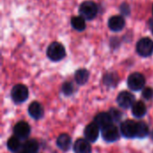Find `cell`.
Wrapping results in <instances>:
<instances>
[{
    "label": "cell",
    "mask_w": 153,
    "mask_h": 153,
    "mask_svg": "<svg viewBox=\"0 0 153 153\" xmlns=\"http://www.w3.org/2000/svg\"><path fill=\"white\" fill-rule=\"evenodd\" d=\"M21 143L17 136H12L7 142V147L11 152H16L20 149Z\"/></svg>",
    "instance_id": "obj_20"
},
{
    "label": "cell",
    "mask_w": 153,
    "mask_h": 153,
    "mask_svg": "<svg viewBox=\"0 0 153 153\" xmlns=\"http://www.w3.org/2000/svg\"><path fill=\"white\" fill-rule=\"evenodd\" d=\"M112 118L109 115V113H105V112H101L100 114H98L95 117L94 119V123L101 129H104L105 127L112 125Z\"/></svg>",
    "instance_id": "obj_12"
},
{
    "label": "cell",
    "mask_w": 153,
    "mask_h": 153,
    "mask_svg": "<svg viewBox=\"0 0 153 153\" xmlns=\"http://www.w3.org/2000/svg\"><path fill=\"white\" fill-rule=\"evenodd\" d=\"M120 10H121V12H122L124 14H129V13H130V7H129V5L126 4H123L121 5Z\"/></svg>",
    "instance_id": "obj_25"
},
{
    "label": "cell",
    "mask_w": 153,
    "mask_h": 153,
    "mask_svg": "<svg viewBox=\"0 0 153 153\" xmlns=\"http://www.w3.org/2000/svg\"><path fill=\"white\" fill-rule=\"evenodd\" d=\"M152 34H153V24H152Z\"/></svg>",
    "instance_id": "obj_27"
},
{
    "label": "cell",
    "mask_w": 153,
    "mask_h": 153,
    "mask_svg": "<svg viewBox=\"0 0 153 153\" xmlns=\"http://www.w3.org/2000/svg\"><path fill=\"white\" fill-rule=\"evenodd\" d=\"M152 14H153V5H152Z\"/></svg>",
    "instance_id": "obj_28"
},
{
    "label": "cell",
    "mask_w": 153,
    "mask_h": 153,
    "mask_svg": "<svg viewBox=\"0 0 153 153\" xmlns=\"http://www.w3.org/2000/svg\"><path fill=\"white\" fill-rule=\"evenodd\" d=\"M143 97L146 100H151L153 98V89L148 87L145 88L143 91Z\"/></svg>",
    "instance_id": "obj_24"
},
{
    "label": "cell",
    "mask_w": 153,
    "mask_h": 153,
    "mask_svg": "<svg viewBox=\"0 0 153 153\" xmlns=\"http://www.w3.org/2000/svg\"><path fill=\"white\" fill-rule=\"evenodd\" d=\"M39 149V143L36 140L30 139L26 141L22 145L23 153H36Z\"/></svg>",
    "instance_id": "obj_19"
},
{
    "label": "cell",
    "mask_w": 153,
    "mask_h": 153,
    "mask_svg": "<svg viewBox=\"0 0 153 153\" xmlns=\"http://www.w3.org/2000/svg\"><path fill=\"white\" fill-rule=\"evenodd\" d=\"M109 115H110V117H111V118H112V120L114 121H119L120 120V118H121V113L117 110V109H114V108H112L111 110H110V112H109Z\"/></svg>",
    "instance_id": "obj_23"
},
{
    "label": "cell",
    "mask_w": 153,
    "mask_h": 153,
    "mask_svg": "<svg viewBox=\"0 0 153 153\" xmlns=\"http://www.w3.org/2000/svg\"><path fill=\"white\" fill-rule=\"evenodd\" d=\"M28 112L30 116L33 117L34 119H39L40 117H42L44 114L42 106L39 102H36V101L30 103V105L28 108Z\"/></svg>",
    "instance_id": "obj_14"
},
{
    "label": "cell",
    "mask_w": 153,
    "mask_h": 153,
    "mask_svg": "<svg viewBox=\"0 0 153 153\" xmlns=\"http://www.w3.org/2000/svg\"><path fill=\"white\" fill-rule=\"evenodd\" d=\"M128 87L133 91H140L145 84V78L140 73H134L127 79Z\"/></svg>",
    "instance_id": "obj_5"
},
{
    "label": "cell",
    "mask_w": 153,
    "mask_h": 153,
    "mask_svg": "<svg viewBox=\"0 0 153 153\" xmlns=\"http://www.w3.org/2000/svg\"><path fill=\"white\" fill-rule=\"evenodd\" d=\"M47 56L48 57L54 61L57 62L62 60L65 56V47L60 42H52L47 49Z\"/></svg>",
    "instance_id": "obj_2"
},
{
    "label": "cell",
    "mask_w": 153,
    "mask_h": 153,
    "mask_svg": "<svg viewBox=\"0 0 153 153\" xmlns=\"http://www.w3.org/2000/svg\"><path fill=\"white\" fill-rule=\"evenodd\" d=\"M13 133L15 136H17L19 139H25L29 136L30 133V127L28 125V123L21 121L15 125L13 128Z\"/></svg>",
    "instance_id": "obj_9"
},
{
    "label": "cell",
    "mask_w": 153,
    "mask_h": 153,
    "mask_svg": "<svg viewBox=\"0 0 153 153\" xmlns=\"http://www.w3.org/2000/svg\"><path fill=\"white\" fill-rule=\"evenodd\" d=\"M102 137L107 142H115L119 138V132L114 125H110L102 129Z\"/></svg>",
    "instance_id": "obj_10"
},
{
    "label": "cell",
    "mask_w": 153,
    "mask_h": 153,
    "mask_svg": "<svg viewBox=\"0 0 153 153\" xmlns=\"http://www.w3.org/2000/svg\"><path fill=\"white\" fill-rule=\"evenodd\" d=\"M136 52L143 57L151 56L153 54V41L150 38H143L136 44Z\"/></svg>",
    "instance_id": "obj_3"
},
{
    "label": "cell",
    "mask_w": 153,
    "mask_h": 153,
    "mask_svg": "<svg viewBox=\"0 0 153 153\" xmlns=\"http://www.w3.org/2000/svg\"><path fill=\"white\" fill-rule=\"evenodd\" d=\"M56 144L62 151H67L71 147V138L66 134H60L56 139Z\"/></svg>",
    "instance_id": "obj_16"
},
{
    "label": "cell",
    "mask_w": 153,
    "mask_h": 153,
    "mask_svg": "<svg viewBox=\"0 0 153 153\" xmlns=\"http://www.w3.org/2000/svg\"><path fill=\"white\" fill-rule=\"evenodd\" d=\"M71 25L72 27L77 31H82L86 29V22L83 17L81 15L74 16L71 19Z\"/></svg>",
    "instance_id": "obj_17"
},
{
    "label": "cell",
    "mask_w": 153,
    "mask_h": 153,
    "mask_svg": "<svg viewBox=\"0 0 153 153\" xmlns=\"http://www.w3.org/2000/svg\"><path fill=\"white\" fill-rule=\"evenodd\" d=\"M22 153H23V152H22Z\"/></svg>",
    "instance_id": "obj_29"
},
{
    "label": "cell",
    "mask_w": 153,
    "mask_h": 153,
    "mask_svg": "<svg viewBox=\"0 0 153 153\" xmlns=\"http://www.w3.org/2000/svg\"><path fill=\"white\" fill-rule=\"evenodd\" d=\"M138 124V132L137 137L138 138H145L149 134V127L144 122H139Z\"/></svg>",
    "instance_id": "obj_21"
},
{
    "label": "cell",
    "mask_w": 153,
    "mask_h": 153,
    "mask_svg": "<svg viewBox=\"0 0 153 153\" xmlns=\"http://www.w3.org/2000/svg\"><path fill=\"white\" fill-rule=\"evenodd\" d=\"M79 13L82 17H83L87 21L93 20L98 13H99V8L96 3L93 1H85L81 4L79 7Z\"/></svg>",
    "instance_id": "obj_1"
},
{
    "label": "cell",
    "mask_w": 153,
    "mask_h": 153,
    "mask_svg": "<svg viewBox=\"0 0 153 153\" xmlns=\"http://www.w3.org/2000/svg\"><path fill=\"white\" fill-rule=\"evenodd\" d=\"M108 25L112 31H120L125 28L126 21L122 15H114L109 18Z\"/></svg>",
    "instance_id": "obj_8"
},
{
    "label": "cell",
    "mask_w": 153,
    "mask_h": 153,
    "mask_svg": "<svg viewBox=\"0 0 153 153\" xmlns=\"http://www.w3.org/2000/svg\"><path fill=\"white\" fill-rule=\"evenodd\" d=\"M152 139H153V130H152Z\"/></svg>",
    "instance_id": "obj_26"
},
{
    "label": "cell",
    "mask_w": 153,
    "mask_h": 153,
    "mask_svg": "<svg viewBox=\"0 0 153 153\" xmlns=\"http://www.w3.org/2000/svg\"><path fill=\"white\" fill-rule=\"evenodd\" d=\"M11 96L15 103L24 102L29 96V91L23 84H17L12 89Z\"/></svg>",
    "instance_id": "obj_4"
},
{
    "label": "cell",
    "mask_w": 153,
    "mask_h": 153,
    "mask_svg": "<svg viewBox=\"0 0 153 153\" xmlns=\"http://www.w3.org/2000/svg\"><path fill=\"white\" fill-rule=\"evenodd\" d=\"M138 124L133 120H126L121 125V133L126 138L137 137Z\"/></svg>",
    "instance_id": "obj_6"
},
{
    "label": "cell",
    "mask_w": 153,
    "mask_h": 153,
    "mask_svg": "<svg viewBox=\"0 0 153 153\" xmlns=\"http://www.w3.org/2000/svg\"><path fill=\"white\" fill-rule=\"evenodd\" d=\"M100 128L95 123L89 124L84 130V135H85L86 139L92 143L96 142L100 135Z\"/></svg>",
    "instance_id": "obj_11"
},
{
    "label": "cell",
    "mask_w": 153,
    "mask_h": 153,
    "mask_svg": "<svg viewBox=\"0 0 153 153\" xmlns=\"http://www.w3.org/2000/svg\"><path fill=\"white\" fill-rule=\"evenodd\" d=\"M74 151L75 153H91V146L87 139H78L74 143Z\"/></svg>",
    "instance_id": "obj_13"
},
{
    "label": "cell",
    "mask_w": 153,
    "mask_h": 153,
    "mask_svg": "<svg viewBox=\"0 0 153 153\" xmlns=\"http://www.w3.org/2000/svg\"><path fill=\"white\" fill-rule=\"evenodd\" d=\"M117 103L123 108H129L134 104V97L128 91H122L117 96Z\"/></svg>",
    "instance_id": "obj_7"
},
{
    "label": "cell",
    "mask_w": 153,
    "mask_h": 153,
    "mask_svg": "<svg viewBox=\"0 0 153 153\" xmlns=\"http://www.w3.org/2000/svg\"><path fill=\"white\" fill-rule=\"evenodd\" d=\"M62 89H63V92L65 94V95H71L73 92H74V86H73V84L71 83V82H65L64 84H63V87H62Z\"/></svg>",
    "instance_id": "obj_22"
},
{
    "label": "cell",
    "mask_w": 153,
    "mask_h": 153,
    "mask_svg": "<svg viewBox=\"0 0 153 153\" xmlns=\"http://www.w3.org/2000/svg\"><path fill=\"white\" fill-rule=\"evenodd\" d=\"M146 111H147V108L145 104L141 100L134 102V104L132 107V112L135 117H139V118L143 117L146 114Z\"/></svg>",
    "instance_id": "obj_15"
},
{
    "label": "cell",
    "mask_w": 153,
    "mask_h": 153,
    "mask_svg": "<svg viewBox=\"0 0 153 153\" xmlns=\"http://www.w3.org/2000/svg\"><path fill=\"white\" fill-rule=\"evenodd\" d=\"M89 71L86 69H79L76 71L75 74H74V79L76 81V82L80 85L85 84L88 80H89Z\"/></svg>",
    "instance_id": "obj_18"
}]
</instances>
